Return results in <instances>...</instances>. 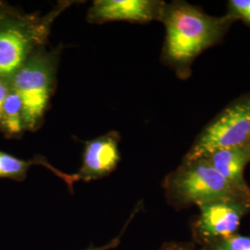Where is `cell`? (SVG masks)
<instances>
[{"label": "cell", "mask_w": 250, "mask_h": 250, "mask_svg": "<svg viewBox=\"0 0 250 250\" xmlns=\"http://www.w3.org/2000/svg\"><path fill=\"white\" fill-rule=\"evenodd\" d=\"M200 216L198 230L206 237L224 239L232 235L239 227L242 217L247 211L241 200H218L198 206Z\"/></svg>", "instance_id": "obj_6"}, {"label": "cell", "mask_w": 250, "mask_h": 250, "mask_svg": "<svg viewBox=\"0 0 250 250\" xmlns=\"http://www.w3.org/2000/svg\"><path fill=\"white\" fill-rule=\"evenodd\" d=\"M161 250H191L190 249H188L186 247L183 246H178V245H167L165 246Z\"/></svg>", "instance_id": "obj_16"}, {"label": "cell", "mask_w": 250, "mask_h": 250, "mask_svg": "<svg viewBox=\"0 0 250 250\" xmlns=\"http://www.w3.org/2000/svg\"><path fill=\"white\" fill-rule=\"evenodd\" d=\"M165 52L170 62L186 64L212 45L221 33V21L188 5L175 4L165 12Z\"/></svg>", "instance_id": "obj_1"}, {"label": "cell", "mask_w": 250, "mask_h": 250, "mask_svg": "<svg viewBox=\"0 0 250 250\" xmlns=\"http://www.w3.org/2000/svg\"><path fill=\"white\" fill-rule=\"evenodd\" d=\"M121 236H122V233H121L118 237L114 238L112 241L109 242L106 246H103V247H101V248H94V247H91V248L87 249L86 250H111V249H114V248H116L117 246L119 245Z\"/></svg>", "instance_id": "obj_15"}, {"label": "cell", "mask_w": 250, "mask_h": 250, "mask_svg": "<svg viewBox=\"0 0 250 250\" xmlns=\"http://www.w3.org/2000/svg\"><path fill=\"white\" fill-rule=\"evenodd\" d=\"M205 159L227 181L249 192L244 180V170L250 161V143L214 152Z\"/></svg>", "instance_id": "obj_9"}, {"label": "cell", "mask_w": 250, "mask_h": 250, "mask_svg": "<svg viewBox=\"0 0 250 250\" xmlns=\"http://www.w3.org/2000/svg\"><path fill=\"white\" fill-rule=\"evenodd\" d=\"M160 3L148 0H99L88 12V20L94 23L128 21H148L160 13Z\"/></svg>", "instance_id": "obj_8"}, {"label": "cell", "mask_w": 250, "mask_h": 250, "mask_svg": "<svg viewBox=\"0 0 250 250\" xmlns=\"http://www.w3.org/2000/svg\"><path fill=\"white\" fill-rule=\"evenodd\" d=\"M9 90H10V87H9L8 83L4 79L0 78V125H1V119H2L3 105L5 102V99L9 94Z\"/></svg>", "instance_id": "obj_14"}, {"label": "cell", "mask_w": 250, "mask_h": 250, "mask_svg": "<svg viewBox=\"0 0 250 250\" xmlns=\"http://www.w3.org/2000/svg\"><path fill=\"white\" fill-rule=\"evenodd\" d=\"M250 143V100L228 107L197 139L187 162L205 159L214 152Z\"/></svg>", "instance_id": "obj_4"}, {"label": "cell", "mask_w": 250, "mask_h": 250, "mask_svg": "<svg viewBox=\"0 0 250 250\" xmlns=\"http://www.w3.org/2000/svg\"><path fill=\"white\" fill-rule=\"evenodd\" d=\"M62 10H54L40 20L0 28V78H11L23 66L33 49L45 42L51 22Z\"/></svg>", "instance_id": "obj_5"}, {"label": "cell", "mask_w": 250, "mask_h": 250, "mask_svg": "<svg viewBox=\"0 0 250 250\" xmlns=\"http://www.w3.org/2000/svg\"><path fill=\"white\" fill-rule=\"evenodd\" d=\"M1 125L9 134H19L23 128L21 101L11 87L3 105Z\"/></svg>", "instance_id": "obj_11"}, {"label": "cell", "mask_w": 250, "mask_h": 250, "mask_svg": "<svg viewBox=\"0 0 250 250\" xmlns=\"http://www.w3.org/2000/svg\"><path fill=\"white\" fill-rule=\"evenodd\" d=\"M208 250H250V237L232 234L221 239Z\"/></svg>", "instance_id": "obj_12"}, {"label": "cell", "mask_w": 250, "mask_h": 250, "mask_svg": "<svg viewBox=\"0 0 250 250\" xmlns=\"http://www.w3.org/2000/svg\"><path fill=\"white\" fill-rule=\"evenodd\" d=\"M56 57L39 50L11 77V88L21 101L23 128L35 129L41 123L53 91Z\"/></svg>", "instance_id": "obj_3"}, {"label": "cell", "mask_w": 250, "mask_h": 250, "mask_svg": "<svg viewBox=\"0 0 250 250\" xmlns=\"http://www.w3.org/2000/svg\"><path fill=\"white\" fill-rule=\"evenodd\" d=\"M170 176L167 185L170 197L183 204H205L218 200H242L249 192L223 177L206 159L187 162Z\"/></svg>", "instance_id": "obj_2"}, {"label": "cell", "mask_w": 250, "mask_h": 250, "mask_svg": "<svg viewBox=\"0 0 250 250\" xmlns=\"http://www.w3.org/2000/svg\"><path fill=\"white\" fill-rule=\"evenodd\" d=\"M41 165L49 169L55 175L62 179L68 185L70 189H72L73 184L79 179L76 174H67L56 169L45 159H38L35 161H22L15 158L5 152L0 151V178H11L21 181L25 178L27 171L32 165Z\"/></svg>", "instance_id": "obj_10"}, {"label": "cell", "mask_w": 250, "mask_h": 250, "mask_svg": "<svg viewBox=\"0 0 250 250\" xmlns=\"http://www.w3.org/2000/svg\"><path fill=\"white\" fill-rule=\"evenodd\" d=\"M119 161V135L112 132L86 143L83 164L76 175L85 182L102 178L116 169Z\"/></svg>", "instance_id": "obj_7"}, {"label": "cell", "mask_w": 250, "mask_h": 250, "mask_svg": "<svg viewBox=\"0 0 250 250\" xmlns=\"http://www.w3.org/2000/svg\"><path fill=\"white\" fill-rule=\"evenodd\" d=\"M233 11L250 23V0H232Z\"/></svg>", "instance_id": "obj_13"}]
</instances>
